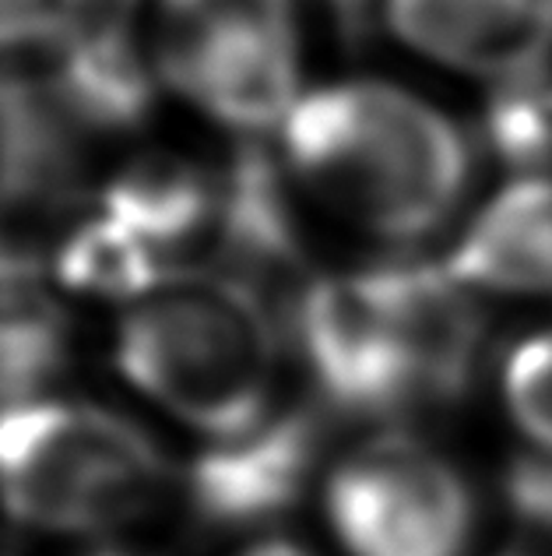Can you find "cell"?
Returning <instances> with one entry per match:
<instances>
[{
    "mask_svg": "<svg viewBox=\"0 0 552 556\" xmlns=\"http://www.w3.org/2000/svg\"><path fill=\"white\" fill-rule=\"evenodd\" d=\"M265 144L331 261L437 254L486 163L468 116L401 64L321 71Z\"/></svg>",
    "mask_w": 552,
    "mask_h": 556,
    "instance_id": "1",
    "label": "cell"
},
{
    "mask_svg": "<svg viewBox=\"0 0 552 556\" xmlns=\"http://www.w3.org/2000/svg\"><path fill=\"white\" fill-rule=\"evenodd\" d=\"M293 342L328 405L398 419L468 391L483 353V300L440 254L334 257L296 292Z\"/></svg>",
    "mask_w": 552,
    "mask_h": 556,
    "instance_id": "2",
    "label": "cell"
},
{
    "mask_svg": "<svg viewBox=\"0 0 552 556\" xmlns=\"http://www.w3.org/2000/svg\"><path fill=\"white\" fill-rule=\"evenodd\" d=\"M113 370L172 427L219 444L282 408V334L243 282L194 268L116 314Z\"/></svg>",
    "mask_w": 552,
    "mask_h": 556,
    "instance_id": "3",
    "label": "cell"
},
{
    "mask_svg": "<svg viewBox=\"0 0 552 556\" xmlns=\"http://www.w3.org/2000/svg\"><path fill=\"white\" fill-rule=\"evenodd\" d=\"M138 18L172 121L219 149L271 141L324 71L313 0H144Z\"/></svg>",
    "mask_w": 552,
    "mask_h": 556,
    "instance_id": "4",
    "label": "cell"
},
{
    "mask_svg": "<svg viewBox=\"0 0 552 556\" xmlns=\"http://www.w3.org/2000/svg\"><path fill=\"white\" fill-rule=\"evenodd\" d=\"M169 493L166 451L127 413L42 391L0 402V515L18 529L106 546Z\"/></svg>",
    "mask_w": 552,
    "mask_h": 556,
    "instance_id": "5",
    "label": "cell"
},
{
    "mask_svg": "<svg viewBox=\"0 0 552 556\" xmlns=\"http://www.w3.org/2000/svg\"><path fill=\"white\" fill-rule=\"evenodd\" d=\"M342 556H468L478 529L472 479L429 437L384 427L342 451L317 482Z\"/></svg>",
    "mask_w": 552,
    "mask_h": 556,
    "instance_id": "6",
    "label": "cell"
},
{
    "mask_svg": "<svg viewBox=\"0 0 552 556\" xmlns=\"http://www.w3.org/2000/svg\"><path fill=\"white\" fill-rule=\"evenodd\" d=\"M373 22L395 64L475 96L552 67V0H373Z\"/></svg>",
    "mask_w": 552,
    "mask_h": 556,
    "instance_id": "7",
    "label": "cell"
},
{
    "mask_svg": "<svg viewBox=\"0 0 552 556\" xmlns=\"http://www.w3.org/2000/svg\"><path fill=\"white\" fill-rule=\"evenodd\" d=\"M56 116L113 152L172 121L155 56L134 11L89 4L36 64Z\"/></svg>",
    "mask_w": 552,
    "mask_h": 556,
    "instance_id": "8",
    "label": "cell"
},
{
    "mask_svg": "<svg viewBox=\"0 0 552 556\" xmlns=\"http://www.w3.org/2000/svg\"><path fill=\"white\" fill-rule=\"evenodd\" d=\"M321 430L303 408H279L265 427L201 444L183 476L187 501L219 529H268L310 493Z\"/></svg>",
    "mask_w": 552,
    "mask_h": 556,
    "instance_id": "9",
    "label": "cell"
},
{
    "mask_svg": "<svg viewBox=\"0 0 552 556\" xmlns=\"http://www.w3.org/2000/svg\"><path fill=\"white\" fill-rule=\"evenodd\" d=\"M478 300H552V173H503L440 247Z\"/></svg>",
    "mask_w": 552,
    "mask_h": 556,
    "instance_id": "10",
    "label": "cell"
},
{
    "mask_svg": "<svg viewBox=\"0 0 552 556\" xmlns=\"http://www.w3.org/2000/svg\"><path fill=\"white\" fill-rule=\"evenodd\" d=\"M70 300L50 271L47 243L0 226V399H25L64 363Z\"/></svg>",
    "mask_w": 552,
    "mask_h": 556,
    "instance_id": "11",
    "label": "cell"
},
{
    "mask_svg": "<svg viewBox=\"0 0 552 556\" xmlns=\"http://www.w3.org/2000/svg\"><path fill=\"white\" fill-rule=\"evenodd\" d=\"M47 257L70 303L110 306L116 314L183 275L85 198L47 240Z\"/></svg>",
    "mask_w": 552,
    "mask_h": 556,
    "instance_id": "12",
    "label": "cell"
},
{
    "mask_svg": "<svg viewBox=\"0 0 552 556\" xmlns=\"http://www.w3.org/2000/svg\"><path fill=\"white\" fill-rule=\"evenodd\" d=\"M475 141L506 173H552V67L483 92Z\"/></svg>",
    "mask_w": 552,
    "mask_h": 556,
    "instance_id": "13",
    "label": "cell"
},
{
    "mask_svg": "<svg viewBox=\"0 0 552 556\" xmlns=\"http://www.w3.org/2000/svg\"><path fill=\"white\" fill-rule=\"evenodd\" d=\"M500 399L535 451H552V325L525 334L500 367Z\"/></svg>",
    "mask_w": 552,
    "mask_h": 556,
    "instance_id": "14",
    "label": "cell"
},
{
    "mask_svg": "<svg viewBox=\"0 0 552 556\" xmlns=\"http://www.w3.org/2000/svg\"><path fill=\"white\" fill-rule=\"evenodd\" d=\"M92 0H0V67L39 64Z\"/></svg>",
    "mask_w": 552,
    "mask_h": 556,
    "instance_id": "15",
    "label": "cell"
},
{
    "mask_svg": "<svg viewBox=\"0 0 552 556\" xmlns=\"http://www.w3.org/2000/svg\"><path fill=\"white\" fill-rule=\"evenodd\" d=\"M506 501L521 518L552 529V451H528L506 472Z\"/></svg>",
    "mask_w": 552,
    "mask_h": 556,
    "instance_id": "16",
    "label": "cell"
},
{
    "mask_svg": "<svg viewBox=\"0 0 552 556\" xmlns=\"http://www.w3.org/2000/svg\"><path fill=\"white\" fill-rule=\"evenodd\" d=\"M232 556H317V553L310 546L296 543V539H288V535H257Z\"/></svg>",
    "mask_w": 552,
    "mask_h": 556,
    "instance_id": "17",
    "label": "cell"
},
{
    "mask_svg": "<svg viewBox=\"0 0 552 556\" xmlns=\"http://www.w3.org/2000/svg\"><path fill=\"white\" fill-rule=\"evenodd\" d=\"M92 4H106V8H124V11H141L144 0H92Z\"/></svg>",
    "mask_w": 552,
    "mask_h": 556,
    "instance_id": "18",
    "label": "cell"
},
{
    "mask_svg": "<svg viewBox=\"0 0 552 556\" xmlns=\"http://www.w3.org/2000/svg\"><path fill=\"white\" fill-rule=\"evenodd\" d=\"M89 556H134V553H127V549H95Z\"/></svg>",
    "mask_w": 552,
    "mask_h": 556,
    "instance_id": "19",
    "label": "cell"
},
{
    "mask_svg": "<svg viewBox=\"0 0 552 556\" xmlns=\"http://www.w3.org/2000/svg\"><path fill=\"white\" fill-rule=\"evenodd\" d=\"M500 556H535V553H525V549H514V553H500Z\"/></svg>",
    "mask_w": 552,
    "mask_h": 556,
    "instance_id": "20",
    "label": "cell"
}]
</instances>
